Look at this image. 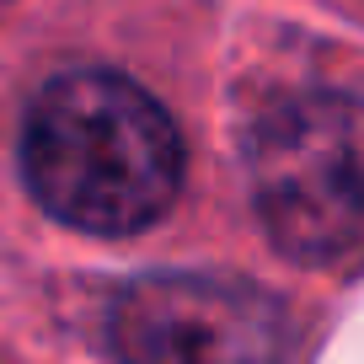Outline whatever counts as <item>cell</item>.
<instances>
[{
    "label": "cell",
    "instance_id": "obj_1",
    "mask_svg": "<svg viewBox=\"0 0 364 364\" xmlns=\"http://www.w3.org/2000/svg\"><path fill=\"white\" fill-rule=\"evenodd\" d=\"M22 177L65 225L134 236L177 204L182 134L129 75L70 70L38 91L22 124Z\"/></svg>",
    "mask_w": 364,
    "mask_h": 364
},
{
    "label": "cell",
    "instance_id": "obj_2",
    "mask_svg": "<svg viewBox=\"0 0 364 364\" xmlns=\"http://www.w3.org/2000/svg\"><path fill=\"white\" fill-rule=\"evenodd\" d=\"M252 209L300 262L364 252V97L300 91L273 102L247 139Z\"/></svg>",
    "mask_w": 364,
    "mask_h": 364
},
{
    "label": "cell",
    "instance_id": "obj_3",
    "mask_svg": "<svg viewBox=\"0 0 364 364\" xmlns=\"http://www.w3.org/2000/svg\"><path fill=\"white\" fill-rule=\"evenodd\" d=\"M118 364H273L284 316L257 284L220 273H150L113 300Z\"/></svg>",
    "mask_w": 364,
    "mask_h": 364
}]
</instances>
